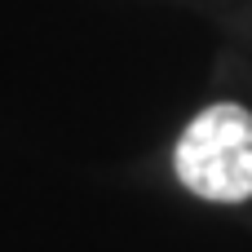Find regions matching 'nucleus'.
<instances>
[{
	"label": "nucleus",
	"mask_w": 252,
	"mask_h": 252,
	"mask_svg": "<svg viewBox=\"0 0 252 252\" xmlns=\"http://www.w3.org/2000/svg\"><path fill=\"white\" fill-rule=\"evenodd\" d=\"M177 177L190 195L213 204L252 199V111L239 102H213L177 137Z\"/></svg>",
	"instance_id": "1"
}]
</instances>
